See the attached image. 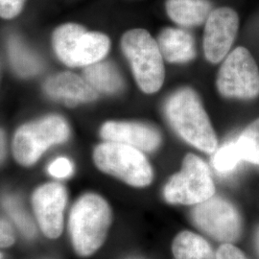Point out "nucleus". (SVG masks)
<instances>
[{"mask_svg":"<svg viewBox=\"0 0 259 259\" xmlns=\"http://www.w3.org/2000/svg\"><path fill=\"white\" fill-rule=\"evenodd\" d=\"M204 56L211 64H218L229 54L239 28L237 13L229 7L212 10L205 20Z\"/></svg>","mask_w":259,"mask_h":259,"instance_id":"obj_9","label":"nucleus"},{"mask_svg":"<svg viewBox=\"0 0 259 259\" xmlns=\"http://www.w3.org/2000/svg\"><path fill=\"white\" fill-rule=\"evenodd\" d=\"M175 259H217L210 245L203 237L191 232H183L172 244Z\"/></svg>","mask_w":259,"mask_h":259,"instance_id":"obj_17","label":"nucleus"},{"mask_svg":"<svg viewBox=\"0 0 259 259\" xmlns=\"http://www.w3.org/2000/svg\"><path fill=\"white\" fill-rule=\"evenodd\" d=\"M48 171L56 178H67L72 174L73 165L69 159L59 157L49 165Z\"/></svg>","mask_w":259,"mask_h":259,"instance_id":"obj_23","label":"nucleus"},{"mask_svg":"<svg viewBox=\"0 0 259 259\" xmlns=\"http://www.w3.org/2000/svg\"><path fill=\"white\" fill-rule=\"evenodd\" d=\"M8 49L11 63L19 75L29 77L39 72L41 69L39 59L28 50L17 37L10 38Z\"/></svg>","mask_w":259,"mask_h":259,"instance_id":"obj_19","label":"nucleus"},{"mask_svg":"<svg viewBox=\"0 0 259 259\" xmlns=\"http://www.w3.org/2000/svg\"><path fill=\"white\" fill-rule=\"evenodd\" d=\"M15 234L9 222L0 218V248H7L14 244Z\"/></svg>","mask_w":259,"mask_h":259,"instance_id":"obj_26","label":"nucleus"},{"mask_svg":"<svg viewBox=\"0 0 259 259\" xmlns=\"http://www.w3.org/2000/svg\"><path fill=\"white\" fill-rule=\"evenodd\" d=\"M167 120L177 134L195 148L213 153L217 138L198 94L189 88L177 91L164 106Z\"/></svg>","mask_w":259,"mask_h":259,"instance_id":"obj_1","label":"nucleus"},{"mask_svg":"<svg viewBox=\"0 0 259 259\" xmlns=\"http://www.w3.org/2000/svg\"><path fill=\"white\" fill-rule=\"evenodd\" d=\"M255 242H256V247L259 252V227L256 230V233H255Z\"/></svg>","mask_w":259,"mask_h":259,"instance_id":"obj_28","label":"nucleus"},{"mask_svg":"<svg viewBox=\"0 0 259 259\" xmlns=\"http://www.w3.org/2000/svg\"><path fill=\"white\" fill-rule=\"evenodd\" d=\"M45 89L50 96L63 100L68 105L93 102L98 97L97 91L87 80L69 72L50 78Z\"/></svg>","mask_w":259,"mask_h":259,"instance_id":"obj_12","label":"nucleus"},{"mask_svg":"<svg viewBox=\"0 0 259 259\" xmlns=\"http://www.w3.org/2000/svg\"><path fill=\"white\" fill-rule=\"evenodd\" d=\"M217 259H249L242 250L233 246L232 243H225L216 252Z\"/></svg>","mask_w":259,"mask_h":259,"instance_id":"obj_25","label":"nucleus"},{"mask_svg":"<svg viewBox=\"0 0 259 259\" xmlns=\"http://www.w3.org/2000/svg\"><path fill=\"white\" fill-rule=\"evenodd\" d=\"M215 194V186L207 165L193 154L186 155L179 173L170 178L163 190L167 203L195 205Z\"/></svg>","mask_w":259,"mask_h":259,"instance_id":"obj_6","label":"nucleus"},{"mask_svg":"<svg viewBox=\"0 0 259 259\" xmlns=\"http://www.w3.org/2000/svg\"><path fill=\"white\" fill-rule=\"evenodd\" d=\"M5 157V139L2 131L0 130V162Z\"/></svg>","mask_w":259,"mask_h":259,"instance_id":"obj_27","label":"nucleus"},{"mask_svg":"<svg viewBox=\"0 0 259 259\" xmlns=\"http://www.w3.org/2000/svg\"><path fill=\"white\" fill-rule=\"evenodd\" d=\"M111 223L109 204L99 195L85 194L75 203L69 217V232L74 250L90 256L104 243Z\"/></svg>","mask_w":259,"mask_h":259,"instance_id":"obj_2","label":"nucleus"},{"mask_svg":"<svg viewBox=\"0 0 259 259\" xmlns=\"http://www.w3.org/2000/svg\"><path fill=\"white\" fill-rule=\"evenodd\" d=\"M191 216L196 227L216 240L233 243L240 237V214L233 204L220 197L195 204Z\"/></svg>","mask_w":259,"mask_h":259,"instance_id":"obj_8","label":"nucleus"},{"mask_svg":"<svg viewBox=\"0 0 259 259\" xmlns=\"http://www.w3.org/2000/svg\"><path fill=\"white\" fill-rule=\"evenodd\" d=\"M217 90L226 98L253 99L259 95V69L248 49L237 47L225 59L217 75Z\"/></svg>","mask_w":259,"mask_h":259,"instance_id":"obj_7","label":"nucleus"},{"mask_svg":"<svg viewBox=\"0 0 259 259\" xmlns=\"http://www.w3.org/2000/svg\"><path fill=\"white\" fill-rule=\"evenodd\" d=\"M0 259H2V254L0 253Z\"/></svg>","mask_w":259,"mask_h":259,"instance_id":"obj_29","label":"nucleus"},{"mask_svg":"<svg viewBox=\"0 0 259 259\" xmlns=\"http://www.w3.org/2000/svg\"><path fill=\"white\" fill-rule=\"evenodd\" d=\"M68 137L67 123L60 116H48L18 130L13 140V153L20 164L33 165L47 149L65 142Z\"/></svg>","mask_w":259,"mask_h":259,"instance_id":"obj_5","label":"nucleus"},{"mask_svg":"<svg viewBox=\"0 0 259 259\" xmlns=\"http://www.w3.org/2000/svg\"><path fill=\"white\" fill-rule=\"evenodd\" d=\"M87 30L78 24L68 23L58 28L53 35V46L59 59L68 66L73 67L76 42Z\"/></svg>","mask_w":259,"mask_h":259,"instance_id":"obj_18","label":"nucleus"},{"mask_svg":"<svg viewBox=\"0 0 259 259\" xmlns=\"http://www.w3.org/2000/svg\"><path fill=\"white\" fill-rule=\"evenodd\" d=\"M235 141L242 160L259 165V118L250 123Z\"/></svg>","mask_w":259,"mask_h":259,"instance_id":"obj_20","label":"nucleus"},{"mask_svg":"<svg viewBox=\"0 0 259 259\" xmlns=\"http://www.w3.org/2000/svg\"><path fill=\"white\" fill-rule=\"evenodd\" d=\"M25 0H0V17L10 19L17 17Z\"/></svg>","mask_w":259,"mask_h":259,"instance_id":"obj_24","label":"nucleus"},{"mask_svg":"<svg viewBox=\"0 0 259 259\" xmlns=\"http://www.w3.org/2000/svg\"><path fill=\"white\" fill-rule=\"evenodd\" d=\"M139 89L144 93H157L164 83L165 69L159 47L145 29H132L121 39Z\"/></svg>","mask_w":259,"mask_h":259,"instance_id":"obj_3","label":"nucleus"},{"mask_svg":"<svg viewBox=\"0 0 259 259\" xmlns=\"http://www.w3.org/2000/svg\"><path fill=\"white\" fill-rule=\"evenodd\" d=\"M87 82L95 91L117 93L123 90V79L118 69L109 62H98L88 65L83 71Z\"/></svg>","mask_w":259,"mask_h":259,"instance_id":"obj_16","label":"nucleus"},{"mask_svg":"<svg viewBox=\"0 0 259 259\" xmlns=\"http://www.w3.org/2000/svg\"><path fill=\"white\" fill-rule=\"evenodd\" d=\"M93 159L101 171L135 187H145L154 178L152 166L143 153L125 144L102 143L94 150Z\"/></svg>","mask_w":259,"mask_h":259,"instance_id":"obj_4","label":"nucleus"},{"mask_svg":"<svg viewBox=\"0 0 259 259\" xmlns=\"http://www.w3.org/2000/svg\"><path fill=\"white\" fill-rule=\"evenodd\" d=\"M168 17L183 27H193L205 22L212 11L208 0H166Z\"/></svg>","mask_w":259,"mask_h":259,"instance_id":"obj_14","label":"nucleus"},{"mask_svg":"<svg viewBox=\"0 0 259 259\" xmlns=\"http://www.w3.org/2000/svg\"><path fill=\"white\" fill-rule=\"evenodd\" d=\"M162 57L172 64H185L196 56L194 37L179 28L163 29L157 37Z\"/></svg>","mask_w":259,"mask_h":259,"instance_id":"obj_13","label":"nucleus"},{"mask_svg":"<svg viewBox=\"0 0 259 259\" xmlns=\"http://www.w3.org/2000/svg\"><path fill=\"white\" fill-rule=\"evenodd\" d=\"M2 206L8 212L13 221L19 227L20 232H22L26 237L32 238L35 236L36 234L35 225L16 197L5 196L2 199Z\"/></svg>","mask_w":259,"mask_h":259,"instance_id":"obj_21","label":"nucleus"},{"mask_svg":"<svg viewBox=\"0 0 259 259\" xmlns=\"http://www.w3.org/2000/svg\"><path fill=\"white\" fill-rule=\"evenodd\" d=\"M103 139L138 149L141 152H153L161 143V136L154 127L141 122L105 123L100 131Z\"/></svg>","mask_w":259,"mask_h":259,"instance_id":"obj_11","label":"nucleus"},{"mask_svg":"<svg viewBox=\"0 0 259 259\" xmlns=\"http://www.w3.org/2000/svg\"><path fill=\"white\" fill-rule=\"evenodd\" d=\"M67 201L65 187L51 183L38 187L32 197L33 208L44 234L50 239L58 238L64 228V211Z\"/></svg>","mask_w":259,"mask_h":259,"instance_id":"obj_10","label":"nucleus"},{"mask_svg":"<svg viewBox=\"0 0 259 259\" xmlns=\"http://www.w3.org/2000/svg\"><path fill=\"white\" fill-rule=\"evenodd\" d=\"M243 161L240 151L236 144V141H232L223 146L213 157L214 168L220 173H229L232 171L238 163Z\"/></svg>","mask_w":259,"mask_h":259,"instance_id":"obj_22","label":"nucleus"},{"mask_svg":"<svg viewBox=\"0 0 259 259\" xmlns=\"http://www.w3.org/2000/svg\"><path fill=\"white\" fill-rule=\"evenodd\" d=\"M110 47V38L105 34L85 31L77 40L73 67L88 66L100 62L108 54Z\"/></svg>","mask_w":259,"mask_h":259,"instance_id":"obj_15","label":"nucleus"}]
</instances>
